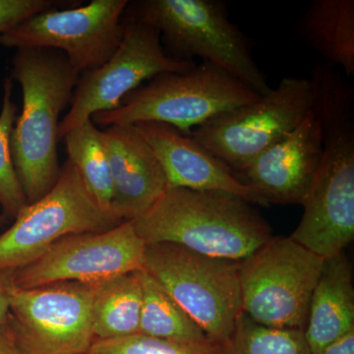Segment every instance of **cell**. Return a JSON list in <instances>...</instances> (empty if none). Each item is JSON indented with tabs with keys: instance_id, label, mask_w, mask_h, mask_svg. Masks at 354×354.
Returning a JSON list of instances; mask_svg holds the SVG:
<instances>
[{
	"instance_id": "obj_1",
	"label": "cell",
	"mask_w": 354,
	"mask_h": 354,
	"mask_svg": "<svg viewBox=\"0 0 354 354\" xmlns=\"http://www.w3.org/2000/svg\"><path fill=\"white\" fill-rule=\"evenodd\" d=\"M79 73L62 51L18 48L11 79L22 88V111L11 134L14 167L28 204L39 201L57 183L59 116L70 102Z\"/></svg>"
},
{
	"instance_id": "obj_2",
	"label": "cell",
	"mask_w": 354,
	"mask_h": 354,
	"mask_svg": "<svg viewBox=\"0 0 354 354\" xmlns=\"http://www.w3.org/2000/svg\"><path fill=\"white\" fill-rule=\"evenodd\" d=\"M132 223L146 244H176L234 262L245 260L272 237L250 203L223 191L167 187Z\"/></svg>"
},
{
	"instance_id": "obj_3",
	"label": "cell",
	"mask_w": 354,
	"mask_h": 354,
	"mask_svg": "<svg viewBox=\"0 0 354 354\" xmlns=\"http://www.w3.org/2000/svg\"><path fill=\"white\" fill-rule=\"evenodd\" d=\"M125 16L157 30L165 51L178 62L200 57L234 76L258 95L272 90L254 62L250 44L218 0H143Z\"/></svg>"
},
{
	"instance_id": "obj_4",
	"label": "cell",
	"mask_w": 354,
	"mask_h": 354,
	"mask_svg": "<svg viewBox=\"0 0 354 354\" xmlns=\"http://www.w3.org/2000/svg\"><path fill=\"white\" fill-rule=\"evenodd\" d=\"M261 95L215 65L202 62L183 72L158 74L123 97L113 111L95 113V125L158 122L183 134Z\"/></svg>"
},
{
	"instance_id": "obj_5",
	"label": "cell",
	"mask_w": 354,
	"mask_h": 354,
	"mask_svg": "<svg viewBox=\"0 0 354 354\" xmlns=\"http://www.w3.org/2000/svg\"><path fill=\"white\" fill-rule=\"evenodd\" d=\"M145 270L211 341H230L242 314L239 262L153 243L146 245Z\"/></svg>"
},
{
	"instance_id": "obj_6",
	"label": "cell",
	"mask_w": 354,
	"mask_h": 354,
	"mask_svg": "<svg viewBox=\"0 0 354 354\" xmlns=\"http://www.w3.org/2000/svg\"><path fill=\"white\" fill-rule=\"evenodd\" d=\"M324 261L290 237L272 236L239 262L242 313L265 327L304 330Z\"/></svg>"
},
{
	"instance_id": "obj_7",
	"label": "cell",
	"mask_w": 354,
	"mask_h": 354,
	"mask_svg": "<svg viewBox=\"0 0 354 354\" xmlns=\"http://www.w3.org/2000/svg\"><path fill=\"white\" fill-rule=\"evenodd\" d=\"M315 104L311 79L286 77L258 101L221 113L191 130V138L236 176L292 131Z\"/></svg>"
},
{
	"instance_id": "obj_8",
	"label": "cell",
	"mask_w": 354,
	"mask_h": 354,
	"mask_svg": "<svg viewBox=\"0 0 354 354\" xmlns=\"http://www.w3.org/2000/svg\"><path fill=\"white\" fill-rule=\"evenodd\" d=\"M121 223L102 209L67 160L50 192L28 204L0 235V272L31 264L68 235L106 232Z\"/></svg>"
},
{
	"instance_id": "obj_9",
	"label": "cell",
	"mask_w": 354,
	"mask_h": 354,
	"mask_svg": "<svg viewBox=\"0 0 354 354\" xmlns=\"http://www.w3.org/2000/svg\"><path fill=\"white\" fill-rule=\"evenodd\" d=\"M195 65L169 57L157 30L124 15L122 39L113 55L79 76L68 113L60 120L58 139L94 114L118 109L125 95L158 74L187 71Z\"/></svg>"
},
{
	"instance_id": "obj_10",
	"label": "cell",
	"mask_w": 354,
	"mask_h": 354,
	"mask_svg": "<svg viewBox=\"0 0 354 354\" xmlns=\"http://www.w3.org/2000/svg\"><path fill=\"white\" fill-rule=\"evenodd\" d=\"M127 0H93L72 8L36 14L0 34L9 48H51L64 53L79 73L108 62L124 32Z\"/></svg>"
},
{
	"instance_id": "obj_11",
	"label": "cell",
	"mask_w": 354,
	"mask_h": 354,
	"mask_svg": "<svg viewBox=\"0 0 354 354\" xmlns=\"http://www.w3.org/2000/svg\"><path fill=\"white\" fill-rule=\"evenodd\" d=\"M95 283L14 288L9 322L22 354H87L95 341Z\"/></svg>"
},
{
	"instance_id": "obj_12",
	"label": "cell",
	"mask_w": 354,
	"mask_h": 354,
	"mask_svg": "<svg viewBox=\"0 0 354 354\" xmlns=\"http://www.w3.org/2000/svg\"><path fill=\"white\" fill-rule=\"evenodd\" d=\"M146 245L132 221L106 232L68 235L14 272V285L27 290L60 281L97 283L144 271Z\"/></svg>"
},
{
	"instance_id": "obj_13",
	"label": "cell",
	"mask_w": 354,
	"mask_h": 354,
	"mask_svg": "<svg viewBox=\"0 0 354 354\" xmlns=\"http://www.w3.org/2000/svg\"><path fill=\"white\" fill-rule=\"evenodd\" d=\"M322 151V128L314 104L292 131L241 172L243 183L252 188L263 206L302 205L315 179Z\"/></svg>"
},
{
	"instance_id": "obj_14",
	"label": "cell",
	"mask_w": 354,
	"mask_h": 354,
	"mask_svg": "<svg viewBox=\"0 0 354 354\" xmlns=\"http://www.w3.org/2000/svg\"><path fill=\"white\" fill-rule=\"evenodd\" d=\"M102 138L113 183L111 212L120 221L136 220L167 189L164 169L135 125L104 128Z\"/></svg>"
},
{
	"instance_id": "obj_15",
	"label": "cell",
	"mask_w": 354,
	"mask_h": 354,
	"mask_svg": "<svg viewBox=\"0 0 354 354\" xmlns=\"http://www.w3.org/2000/svg\"><path fill=\"white\" fill-rule=\"evenodd\" d=\"M135 127L162 165L167 187L223 191L262 205L252 188L188 135L165 123L142 122Z\"/></svg>"
},
{
	"instance_id": "obj_16",
	"label": "cell",
	"mask_w": 354,
	"mask_h": 354,
	"mask_svg": "<svg viewBox=\"0 0 354 354\" xmlns=\"http://www.w3.org/2000/svg\"><path fill=\"white\" fill-rule=\"evenodd\" d=\"M353 330V270L342 252L324 261L304 332L310 353L318 354Z\"/></svg>"
},
{
	"instance_id": "obj_17",
	"label": "cell",
	"mask_w": 354,
	"mask_h": 354,
	"mask_svg": "<svg viewBox=\"0 0 354 354\" xmlns=\"http://www.w3.org/2000/svg\"><path fill=\"white\" fill-rule=\"evenodd\" d=\"M299 31L327 65L354 75L353 0H315L300 21Z\"/></svg>"
},
{
	"instance_id": "obj_18",
	"label": "cell",
	"mask_w": 354,
	"mask_h": 354,
	"mask_svg": "<svg viewBox=\"0 0 354 354\" xmlns=\"http://www.w3.org/2000/svg\"><path fill=\"white\" fill-rule=\"evenodd\" d=\"M142 288L136 272L95 283L92 318L95 339L138 334Z\"/></svg>"
},
{
	"instance_id": "obj_19",
	"label": "cell",
	"mask_w": 354,
	"mask_h": 354,
	"mask_svg": "<svg viewBox=\"0 0 354 354\" xmlns=\"http://www.w3.org/2000/svg\"><path fill=\"white\" fill-rule=\"evenodd\" d=\"M136 274L142 288L139 334L174 342L211 341L157 279L146 270Z\"/></svg>"
},
{
	"instance_id": "obj_20",
	"label": "cell",
	"mask_w": 354,
	"mask_h": 354,
	"mask_svg": "<svg viewBox=\"0 0 354 354\" xmlns=\"http://www.w3.org/2000/svg\"><path fill=\"white\" fill-rule=\"evenodd\" d=\"M62 140L68 156L67 160L75 167L88 192L102 209L113 215V183L102 130L92 120H88L67 133Z\"/></svg>"
},
{
	"instance_id": "obj_21",
	"label": "cell",
	"mask_w": 354,
	"mask_h": 354,
	"mask_svg": "<svg viewBox=\"0 0 354 354\" xmlns=\"http://www.w3.org/2000/svg\"><path fill=\"white\" fill-rule=\"evenodd\" d=\"M228 354H311L304 332L253 322L243 313L227 342Z\"/></svg>"
},
{
	"instance_id": "obj_22",
	"label": "cell",
	"mask_w": 354,
	"mask_h": 354,
	"mask_svg": "<svg viewBox=\"0 0 354 354\" xmlns=\"http://www.w3.org/2000/svg\"><path fill=\"white\" fill-rule=\"evenodd\" d=\"M12 79L6 78L3 85V101L0 111V207L4 218H15L28 205L24 191L14 167L11 153L12 134L17 106L12 101Z\"/></svg>"
},
{
	"instance_id": "obj_23",
	"label": "cell",
	"mask_w": 354,
	"mask_h": 354,
	"mask_svg": "<svg viewBox=\"0 0 354 354\" xmlns=\"http://www.w3.org/2000/svg\"><path fill=\"white\" fill-rule=\"evenodd\" d=\"M87 354H228L227 342H183L134 334L118 339H95Z\"/></svg>"
},
{
	"instance_id": "obj_24",
	"label": "cell",
	"mask_w": 354,
	"mask_h": 354,
	"mask_svg": "<svg viewBox=\"0 0 354 354\" xmlns=\"http://www.w3.org/2000/svg\"><path fill=\"white\" fill-rule=\"evenodd\" d=\"M59 3L53 0H0V34L36 14L57 8Z\"/></svg>"
},
{
	"instance_id": "obj_25",
	"label": "cell",
	"mask_w": 354,
	"mask_h": 354,
	"mask_svg": "<svg viewBox=\"0 0 354 354\" xmlns=\"http://www.w3.org/2000/svg\"><path fill=\"white\" fill-rule=\"evenodd\" d=\"M14 272H0V325L6 323L10 315V297L14 285Z\"/></svg>"
},
{
	"instance_id": "obj_26",
	"label": "cell",
	"mask_w": 354,
	"mask_h": 354,
	"mask_svg": "<svg viewBox=\"0 0 354 354\" xmlns=\"http://www.w3.org/2000/svg\"><path fill=\"white\" fill-rule=\"evenodd\" d=\"M0 354H22L16 344L9 319L0 325Z\"/></svg>"
},
{
	"instance_id": "obj_27",
	"label": "cell",
	"mask_w": 354,
	"mask_h": 354,
	"mask_svg": "<svg viewBox=\"0 0 354 354\" xmlns=\"http://www.w3.org/2000/svg\"><path fill=\"white\" fill-rule=\"evenodd\" d=\"M318 354H354V330L333 342Z\"/></svg>"
},
{
	"instance_id": "obj_28",
	"label": "cell",
	"mask_w": 354,
	"mask_h": 354,
	"mask_svg": "<svg viewBox=\"0 0 354 354\" xmlns=\"http://www.w3.org/2000/svg\"><path fill=\"white\" fill-rule=\"evenodd\" d=\"M4 221H6V218H4L3 216L0 215V227H1L2 225H3Z\"/></svg>"
}]
</instances>
